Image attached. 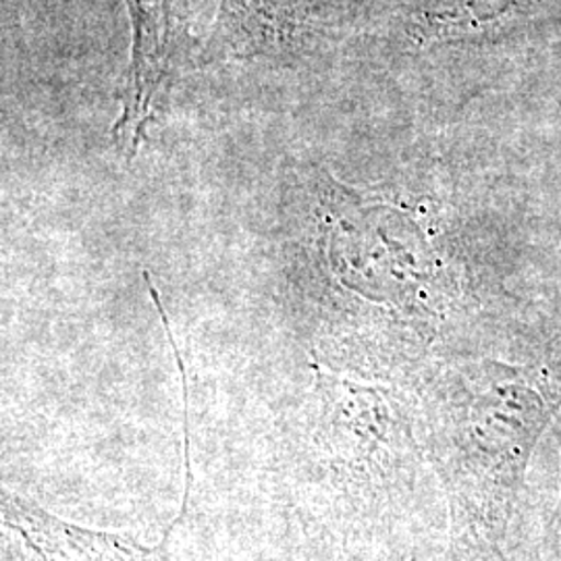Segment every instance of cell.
Masks as SVG:
<instances>
[{
    "mask_svg": "<svg viewBox=\"0 0 561 561\" xmlns=\"http://www.w3.org/2000/svg\"><path fill=\"white\" fill-rule=\"evenodd\" d=\"M131 21V62L113 140L134 159L157 119L175 76L196 59L190 0H125Z\"/></svg>",
    "mask_w": 561,
    "mask_h": 561,
    "instance_id": "1",
    "label": "cell"
},
{
    "mask_svg": "<svg viewBox=\"0 0 561 561\" xmlns=\"http://www.w3.org/2000/svg\"><path fill=\"white\" fill-rule=\"evenodd\" d=\"M356 0H219L202 65L227 60L291 59L327 46Z\"/></svg>",
    "mask_w": 561,
    "mask_h": 561,
    "instance_id": "2",
    "label": "cell"
},
{
    "mask_svg": "<svg viewBox=\"0 0 561 561\" xmlns=\"http://www.w3.org/2000/svg\"><path fill=\"white\" fill-rule=\"evenodd\" d=\"M2 520L42 561H164L161 549H146L123 535L69 524L15 495L2 497Z\"/></svg>",
    "mask_w": 561,
    "mask_h": 561,
    "instance_id": "3",
    "label": "cell"
}]
</instances>
